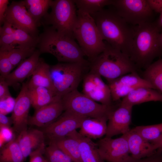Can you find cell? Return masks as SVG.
<instances>
[{
    "instance_id": "37",
    "label": "cell",
    "mask_w": 162,
    "mask_h": 162,
    "mask_svg": "<svg viewBox=\"0 0 162 162\" xmlns=\"http://www.w3.org/2000/svg\"><path fill=\"white\" fill-rule=\"evenodd\" d=\"M0 112L6 115L12 112L13 110L15 104V99L14 100L11 96L5 99L0 100Z\"/></svg>"
},
{
    "instance_id": "8",
    "label": "cell",
    "mask_w": 162,
    "mask_h": 162,
    "mask_svg": "<svg viewBox=\"0 0 162 162\" xmlns=\"http://www.w3.org/2000/svg\"><path fill=\"white\" fill-rule=\"evenodd\" d=\"M76 6L74 0L52 1L51 11L46 16L48 23L58 32L74 38L78 19Z\"/></svg>"
},
{
    "instance_id": "34",
    "label": "cell",
    "mask_w": 162,
    "mask_h": 162,
    "mask_svg": "<svg viewBox=\"0 0 162 162\" xmlns=\"http://www.w3.org/2000/svg\"><path fill=\"white\" fill-rule=\"evenodd\" d=\"M14 68L10 60L8 52L0 49V76L5 78Z\"/></svg>"
},
{
    "instance_id": "5",
    "label": "cell",
    "mask_w": 162,
    "mask_h": 162,
    "mask_svg": "<svg viewBox=\"0 0 162 162\" xmlns=\"http://www.w3.org/2000/svg\"><path fill=\"white\" fill-rule=\"evenodd\" d=\"M78 19L73 31L85 56L93 61L105 49L104 41L93 18L88 14L77 10Z\"/></svg>"
},
{
    "instance_id": "23",
    "label": "cell",
    "mask_w": 162,
    "mask_h": 162,
    "mask_svg": "<svg viewBox=\"0 0 162 162\" xmlns=\"http://www.w3.org/2000/svg\"><path fill=\"white\" fill-rule=\"evenodd\" d=\"M108 119L106 118H85L82 123L79 133L91 140L100 138L106 132Z\"/></svg>"
},
{
    "instance_id": "45",
    "label": "cell",
    "mask_w": 162,
    "mask_h": 162,
    "mask_svg": "<svg viewBox=\"0 0 162 162\" xmlns=\"http://www.w3.org/2000/svg\"><path fill=\"white\" fill-rule=\"evenodd\" d=\"M160 14V16L157 23L162 28V12Z\"/></svg>"
},
{
    "instance_id": "43",
    "label": "cell",
    "mask_w": 162,
    "mask_h": 162,
    "mask_svg": "<svg viewBox=\"0 0 162 162\" xmlns=\"http://www.w3.org/2000/svg\"><path fill=\"white\" fill-rule=\"evenodd\" d=\"M13 122L11 117H7L6 115L0 113V128H10Z\"/></svg>"
},
{
    "instance_id": "46",
    "label": "cell",
    "mask_w": 162,
    "mask_h": 162,
    "mask_svg": "<svg viewBox=\"0 0 162 162\" xmlns=\"http://www.w3.org/2000/svg\"><path fill=\"white\" fill-rule=\"evenodd\" d=\"M159 42L160 45L162 48V32L160 33L159 36Z\"/></svg>"
},
{
    "instance_id": "2",
    "label": "cell",
    "mask_w": 162,
    "mask_h": 162,
    "mask_svg": "<svg viewBox=\"0 0 162 162\" xmlns=\"http://www.w3.org/2000/svg\"><path fill=\"white\" fill-rule=\"evenodd\" d=\"M133 43L129 57L139 69H145L162 54L159 42L161 27L152 21L133 26Z\"/></svg>"
},
{
    "instance_id": "17",
    "label": "cell",
    "mask_w": 162,
    "mask_h": 162,
    "mask_svg": "<svg viewBox=\"0 0 162 162\" xmlns=\"http://www.w3.org/2000/svg\"><path fill=\"white\" fill-rule=\"evenodd\" d=\"M64 111L61 100L37 110L34 115L29 117L28 124L43 128L56 121Z\"/></svg>"
},
{
    "instance_id": "39",
    "label": "cell",
    "mask_w": 162,
    "mask_h": 162,
    "mask_svg": "<svg viewBox=\"0 0 162 162\" xmlns=\"http://www.w3.org/2000/svg\"><path fill=\"white\" fill-rule=\"evenodd\" d=\"M9 86L5 78L0 76V100L11 96L8 89Z\"/></svg>"
},
{
    "instance_id": "18",
    "label": "cell",
    "mask_w": 162,
    "mask_h": 162,
    "mask_svg": "<svg viewBox=\"0 0 162 162\" xmlns=\"http://www.w3.org/2000/svg\"><path fill=\"white\" fill-rule=\"evenodd\" d=\"M40 52L36 50L30 57L21 62L17 68L5 78L8 85L16 87L32 76L40 59Z\"/></svg>"
},
{
    "instance_id": "14",
    "label": "cell",
    "mask_w": 162,
    "mask_h": 162,
    "mask_svg": "<svg viewBox=\"0 0 162 162\" xmlns=\"http://www.w3.org/2000/svg\"><path fill=\"white\" fill-rule=\"evenodd\" d=\"M85 118L64 111L56 121L43 128L42 131L50 140L64 137L80 128Z\"/></svg>"
},
{
    "instance_id": "3",
    "label": "cell",
    "mask_w": 162,
    "mask_h": 162,
    "mask_svg": "<svg viewBox=\"0 0 162 162\" xmlns=\"http://www.w3.org/2000/svg\"><path fill=\"white\" fill-rule=\"evenodd\" d=\"M37 45L41 53L51 54L59 62L90 65L74 39L58 32L51 27L45 29L38 37Z\"/></svg>"
},
{
    "instance_id": "42",
    "label": "cell",
    "mask_w": 162,
    "mask_h": 162,
    "mask_svg": "<svg viewBox=\"0 0 162 162\" xmlns=\"http://www.w3.org/2000/svg\"><path fill=\"white\" fill-rule=\"evenodd\" d=\"M9 1L0 0V23L3 24L5 21V14L8 7Z\"/></svg>"
},
{
    "instance_id": "13",
    "label": "cell",
    "mask_w": 162,
    "mask_h": 162,
    "mask_svg": "<svg viewBox=\"0 0 162 162\" xmlns=\"http://www.w3.org/2000/svg\"><path fill=\"white\" fill-rule=\"evenodd\" d=\"M98 74L89 71L84 76L82 93L93 100L108 106L113 105L110 90Z\"/></svg>"
},
{
    "instance_id": "40",
    "label": "cell",
    "mask_w": 162,
    "mask_h": 162,
    "mask_svg": "<svg viewBox=\"0 0 162 162\" xmlns=\"http://www.w3.org/2000/svg\"><path fill=\"white\" fill-rule=\"evenodd\" d=\"M3 24V26L0 28V35L10 34L14 33L15 28L10 23L5 20Z\"/></svg>"
},
{
    "instance_id": "41",
    "label": "cell",
    "mask_w": 162,
    "mask_h": 162,
    "mask_svg": "<svg viewBox=\"0 0 162 162\" xmlns=\"http://www.w3.org/2000/svg\"><path fill=\"white\" fill-rule=\"evenodd\" d=\"M151 9L153 11L160 14L162 12V0H147Z\"/></svg>"
},
{
    "instance_id": "21",
    "label": "cell",
    "mask_w": 162,
    "mask_h": 162,
    "mask_svg": "<svg viewBox=\"0 0 162 162\" xmlns=\"http://www.w3.org/2000/svg\"><path fill=\"white\" fill-rule=\"evenodd\" d=\"M150 101L162 102V94L156 90L140 87L131 92L123 98L121 102L133 107L134 105Z\"/></svg>"
},
{
    "instance_id": "20",
    "label": "cell",
    "mask_w": 162,
    "mask_h": 162,
    "mask_svg": "<svg viewBox=\"0 0 162 162\" xmlns=\"http://www.w3.org/2000/svg\"><path fill=\"white\" fill-rule=\"evenodd\" d=\"M45 134L42 131L32 129L19 134L16 138L25 159L31 152L44 143Z\"/></svg>"
},
{
    "instance_id": "15",
    "label": "cell",
    "mask_w": 162,
    "mask_h": 162,
    "mask_svg": "<svg viewBox=\"0 0 162 162\" xmlns=\"http://www.w3.org/2000/svg\"><path fill=\"white\" fill-rule=\"evenodd\" d=\"M32 101L27 82L22 84L21 90L15 99L12 112L13 129L19 134L27 130L28 113Z\"/></svg>"
},
{
    "instance_id": "30",
    "label": "cell",
    "mask_w": 162,
    "mask_h": 162,
    "mask_svg": "<svg viewBox=\"0 0 162 162\" xmlns=\"http://www.w3.org/2000/svg\"><path fill=\"white\" fill-rule=\"evenodd\" d=\"M78 10L91 15L113 4L114 0H74Z\"/></svg>"
},
{
    "instance_id": "44",
    "label": "cell",
    "mask_w": 162,
    "mask_h": 162,
    "mask_svg": "<svg viewBox=\"0 0 162 162\" xmlns=\"http://www.w3.org/2000/svg\"><path fill=\"white\" fill-rule=\"evenodd\" d=\"M151 143L153 144L156 150L162 152V136Z\"/></svg>"
},
{
    "instance_id": "19",
    "label": "cell",
    "mask_w": 162,
    "mask_h": 162,
    "mask_svg": "<svg viewBox=\"0 0 162 162\" xmlns=\"http://www.w3.org/2000/svg\"><path fill=\"white\" fill-rule=\"evenodd\" d=\"M125 135L130 155L137 159L151 155L156 150L153 144L146 140L133 128Z\"/></svg>"
},
{
    "instance_id": "32",
    "label": "cell",
    "mask_w": 162,
    "mask_h": 162,
    "mask_svg": "<svg viewBox=\"0 0 162 162\" xmlns=\"http://www.w3.org/2000/svg\"><path fill=\"white\" fill-rule=\"evenodd\" d=\"M44 155L48 162H74L56 144L50 142L45 148Z\"/></svg>"
},
{
    "instance_id": "31",
    "label": "cell",
    "mask_w": 162,
    "mask_h": 162,
    "mask_svg": "<svg viewBox=\"0 0 162 162\" xmlns=\"http://www.w3.org/2000/svg\"><path fill=\"white\" fill-rule=\"evenodd\" d=\"M35 49L34 47L16 46L6 51L10 62L15 67L32 56L36 50Z\"/></svg>"
},
{
    "instance_id": "26",
    "label": "cell",
    "mask_w": 162,
    "mask_h": 162,
    "mask_svg": "<svg viewBox=\"0 0 162 162\" xmlns=\"http://www.w3.org/2000/svg\"><path fill=\"white\" fill-rule=\"evenodd\" d=\"M50 141L56 144L74 162H81L79 143L75 138L67 136Z\"/></svg>"
},
{
    "instance_id": "36",
    "label": "cell",
    "mask_w": 162,
    "mask_h": 162,
    "mask_svg": "<svg viewBox=\"0 0 162 162\" xmlns=\"http://www.w3.org/2000/svg\"><path fill=\"white\" fill-rule=\"evenodd\" d=\"M45 143L32 151L29 154V162H48L44 156L46 148Z\"/></svg>"
},
{
    "instance_id": "10",
    "label": "cell",
    "mask_w": 162,
    "mask_h": 162,
    "mask_svg": "<svg viewBox=\"0 0 162 162\" xmlns=\"http://www.w3.org/2000/svg\"><path fill=\"white\" fill-rule=\"evenodd\" d=\"M107 82L113 102L120 101L131 92L139 87L154 89L137 71L125 74Z\"/></svg>"
},
{
    "instance_id": "24",
    "label": "cell",
    "mask_w": 162,
    "mask_h": 162,
    "mask_svg": "<svg viewBox=\"0 0 162 162\" xmlns=\"http://www.w3.org/2000/svg\"><path fill=\"white\" fill-rule=\"evenodd\" d=\"M50 69V66L40 58L31 79L27 82L28 89H31L41 86L47 88L54 92Z\"/></svg>"
},
{
    "instance_id": "1",
    "label": "cell",
    "mask_w": 162,
    "mask_h": 162,
    "mask_svg": "<svg viewBox=\"0 0 162 162\" xmlns=\"http://www.w3.org/2000/svg\"><path fill=\"white\" fill-rule=\"evenodd\" d=\"M90 15L103 40L129 57L133 40V26L126 23L115 9H103Z\"/></svg>"
},
{
    "instance_id": "16",
    "label": "cell",
    "mask_w": 162,
    "mask_h": 162,
    "mask_svg": "<svg viewBox=\"0 0 162 162\" xmlns=\"http://www.w3.org/2000/svg\"><path fill=\"white\" fill-rule=\"evenodd\" d=\"M132 108L120 101L109 116L106 137L112 138L119 134L124 135L130 130Z\"/></svg>"
},
{
    "instance_id": "9",
    "label": "cell",
    "mask_w": 162,
    "mask_h": 162,
    "mask_svg": "<svg viewBox=\"0 0 162 162\" xmlns=\"http://www.w3.org/2000/svg\"><path fill=\"white\" fill-rule=\"evenodd\" d=\"M112 5L119 15L130 26L152 21L154 11L147 0H114Z\"/></svg>"
},
{
    "instance_id": "7",
    "label": "cell",
    "mask_w": 162,
    "mask_h": 162,
    "mask_svg": "<svg viewBox=\"0 0 162 162\" xmlns=\"http://www.w3.org/2000/svg\"><path fill=\"white\" fill-rule=\"evenodd\" d=\"M79 63H59L50 66V74L54 91L61 98L77 88L85 68Z\"/></svg>"
},
{
    "instance_id": "25",
    "label": "cell",
    "mask_w": 162,
    "mask_h": 162,
    "mask_svg": "<svg viewBox=\"0 0 162 162\" xmlns=\"http://www.w3.org/2000/svg\"><path fill=\"white\" fill-rule=\"evenodd\" d=\"M29 91L32 105L35 110L61 100L54 92L45 87H38Z\"/></svg>"
},
{
    "instance_id": "29",
    "label": "cell",
    "mask_w": 162,
    "mask_h": 162,
    "mask_svg": "<svg viewBox=\"0 0 162 162\" xmlns=\"http://www.w3.org/2000/svg\"><path fill=\"white\" fill-rule=\"evenodd\" d=\"M23 1L28 12L38 24L41 18L47 14L52 0H25Z\"/></svg>"
},
{
    "instance_id": "28",
    "label": "cell",
    "mask_w": 162,
    "mask_h": 162,
    "mask_svg": "<svg viewBox=\"0 0 162 162\" xmlns=\"http://www.w3.org/2000/svg\"><path fill=\"white\" fill-rule=\"evenodd\" d=\"M25 160L16 138L8 142L1 150L0 162H25Z\"/></svg>"
},
{
    "instance_id": "22",
    "label": "cell",
    "mask_w": 162,
    "mask_h": 162,
    "mask_svg": "<svg viewBox=\"0 0 162 162\" xmlns=\"http://www.w3.org/2000/svg\"><path fill=\"white\" fill-rule=\"evenodd\" d=\"M67 136L73 137L79 142L81 162H104L99 153L97 143L92 140L82 136L76 130Z\"/></svg>"
},
{
    "instance_id": "35",
    "label": "cell",
    "mask_w": 162,
    "mask_h": 162,
    "mask_svg": "<svg viewBox=\"0 0 162 162\" xmlns=\"http://www.w3.org/2000/svg\"><path fill=\"white\" fill-rule=\"evenodd\" d=\"M121 162H162V152L156 150L151 155L141 159L134 158L130 155Z\"/></svg>"
},
{
    "instance_id": "4",
    "label": "cell",
    "mask_w": 162,
    "mask_h": 162,
    "mask_svg": "<svg viewBox=\"0 0 162 162\" xmlns=\"http://www.w3.org/2000/svg\"><path fill=\"white\" fill-rule=\"evenodd\" d=\"M105 43L103 51L90 63V71L103 77L107 82L137 72L138 68L128 56Z\"/></svg>"
},
{
    "instance_id": "12",
    "label": "cell",
    "mask_w": 162,
    "mask_h": 162,
    "mask_svg": "<svg viewBox=\"0 0 162 162\" xmlns=\"http://www.w3.org/2000/svg\"><path fill=\"white\" fill-rule=\"evenodd\" d=\"M96 143L99 153L104 161L121 162L130 155L125 134L116 139L105 136Z\"/></svg>"
},
{
    "instance_id": "27",
    "label": "cell",
    "mask_w": 162,
    "mask_h": 162,
    "mask_svg": "<svg viewBox=\"0 0 162 162\" xmlns=\"http://www.w3.org/2000/svg\"><path fill=\"white\" fill-rule=\"evenodd\" d=\"M142 77L154 89L162 94V58L152 63L145 68Z\"/></svg>"
},
{
    "instance_id": "6",
    "label": "cell",
    "mask_w": 162,
    "mask_h": 162,
    "mask_svg": "<svg viewBox=\"0 0 162 162\" xmlns=\"http://www.w3.org/2000/svg\"><path fill=\"white\" fill-rule=\"evenodd\" d=\"M64 111L85 117L106 118L108 119L116 107L113 105L108 106L90 99L77 89L63 96L61 99Z\"/></svg>"
},
{
    "instance_id": "11",
    "label": "cell",
    "mask_w": 162,
    "mask_h": 162,
    "mask_svg": "<svg viewBox=\"0 0 162 162\" xmlns=\"http://www.w3.org/2000/svg\"><path fill=\"white\" fill-rule=\"evenodd\" d=\"M5 20L16 28L24 30L32 36H37L38 24L28 12L23 1H13L5 14Z\"/></svg>"
},
{
    "instance_id": "38",
    "label": "cell",
    "mask_w": 162,
    "mask_h": 162,
    "mask_svg": "<svg viewBox=\"0 0 162 162\" xmlns=\"http://www.w3.org/2000/svg\"><path fill=\"white\" fill-rule=\"evenodd\" d=\"M0 147L6 142H9L14 139L12 131L10 128H0Z\"/></svg>"
},
{
    "instance_id": "33",
    "label": "cell",
    "mask_w": 162,
    "mask_h": 162,
    "mask_svg": "<svg viewBox=\"0 0 162 162\" xmlns=\"http://www.w3.org/2000/svg\"><path fill=\"white\" fill-rule=\"evenodd\" d=\"M134 129L146 140L152 142L162 136V123L136 126Z\"/></svg>"
}]
</instances>
